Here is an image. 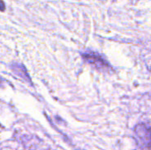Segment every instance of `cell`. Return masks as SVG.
Masks as SVG:
<instances>
[{
  "mask_svg": "<svg viewBox=\"0 0 151 150\" xmlns=\"http://www.w3.org/2000/svg\"><path fill=\"white\" fill-rule=\"evenodd\" d=\"M81 56L87 63L95 66L98 70H107L111 67L110 64L98 53L93 51H87L82 53Z\"/></svg>",
  "mask_w": 151,
  "mask_h": 150,
  "instance_id": "1",
  "label": "cell"
},
{
  "mask_svg": "<svg viewBox=\"0 0 151 150\" xmlns=\"http://www.w3.org/2000/svg\"><path fill=\"white\" fill-rule=\"evenodd\" d=\"M135 133L142 141L146 149L151 150V128L144 125H138L135 127Z\"/></svg>",
  "mask_w": 151,
  "mask_h": 150,
  "instance_id": "2",
  "label": "cell"
},
{
  "mask_svg": "<svg viewBox=\"0 0 151 150\" xmlns=\"http://www.w3.org/2000/svg\"><path fill=\"white\" fill-rule=\"evenodd\" d=\"M10 68L12 69V71L13 72V73H15L17 76H19V78H21L22 80H24L26 82H29L31 83V79L27 72V69L25 68V66L22 64L19 63H12L10 65Z\"/></svg>",
  "mask_w": 151,
  "mask_h": 150,
  "instance_id": "3",
  "label": "cell"
},
{
  "mask_svg": "<svg viewBox=\"0 0 151 150\" xmlns=\"http://www.w3.org/2000/svg\"><path fill=\"white\" fill-rule=\"evenodd\" d=\"M4 10H5V4L2 0H0V11H4Z\"/></svg>",
  "mask_w": 151,
  "mask_h": 150,
  "instance_id": "4",
  "label": "cell"
}]
</instances>
